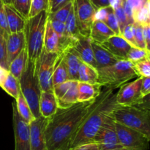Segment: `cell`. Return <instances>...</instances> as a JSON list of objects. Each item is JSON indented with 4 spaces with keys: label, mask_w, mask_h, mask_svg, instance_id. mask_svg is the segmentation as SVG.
Instances as JSON below:
<instances>
[{
    "label": "cell",
    "mask_w": 150,
    "mask_h": 150,
    "mask_svg": "<svg viewBox=\"0 0 150 150\" xmlns=\"http://www.w3.org/2000/svg\"><path fill=\"white\" fill-rule=\"evenodd\" d=\"M94 141L98 143L100 150H111L121 148L115 127V121L112 114L108 116L97 132Z\"/></svg>",
    "instance_id": "10"
},
{
    "label": "cell",
    "mask_w": 150,
    "mask_h": 150,
    "mask_svg": "<svg viewBox=\"0 0 150 150\" xmlns=\"http://www.w3.org/2000/svg\"><path fill=\"white\" fill-rule=\"evenodd\" d=\"M0 29L4 32V34L7 37L10 34L8 26H7V17H6L5 10H4V4L1 0H0Z\"/></svg>",
    "instance_id": "42"
},
{
    "label": "cell",
    "mask_w": 150,
    "mask_h": 150,
    "mask_svg": "<svg viewBox=\"0 0 150 150\" xmlns=\"http://www.w3.org/2000/svg\"><path fill=\"white\" fill-rule=\"evenodd\" d=\"M114 35V32L103 21H95L92 24L89 37L93 42L101 44Z\"/></svg>",
    "instance_id": "23"
},
{
    "label": "cell",
    "mask_w": 150,
    "mask_h": 150,
    "mask_svg": "<svg viewBox=\"0 0 150 150\" xmlns=\"http://www.w3.org/2000/svg\"><path fill=\"white\" fill-rule=\"evenodd\" d=\"M110 88H102L95 99L77 102L66 108L58 107L48 118L45 130L44 150H67L80 125L89 113L104 98Z\"/></svg>",
    "instance_id": "1"
},
{
    "label": "cell",
    "mask_w": 150,
    "mask_h": 150,
    "mask_svg": "<svg viewBox=\"0 0 150 150\" xmlns=\"http://www.w3.org/2000/svg\"><path fill=\"white\" fill-rule=\"evenodd\" d=\"M134 66V69L137 73L138 76L142 77H148L150 76V60L149 58L140 61L132 63Z\"/></svg>",
    "instance_id": "37"
},
{
    "label": "cell",
    "mask_w": 150,
    "mask_h": 150,
    "mask_svg": "<svg viewBox=\"0 0 150 150\" xmlns=\"http://www.w3.org/2000/svg\"><path fill=\"white\" fill-rule=\"evenodd\" d=\"M142 77L139 76L136 80L128 82L120 87L116 95V101L120 105H135L144 96L141 94Z\"/></svg>",
    "instance_id": "13"
},
{
    "label": "cell",
    "mask_w": 150,
    "mask_h": 150,
    "mask_svg": "<svg viewBox=\"0 0 150 150\" xmlns=\"http://www.w3.org/2000/svg\"><path fill=\"white\" fill-rule=\"evenodd\" d=\"M115 127L119 142L122 147L144 150L149 149L150 140L143 134L116 121Z\"/></svg>",
    "instance_id": "9"
},
{
    "label": "cell",
    "mask_w": 150,
    "mask_h": 150,
    "mask_svg": "<svg viewBox=\"0 0 150 150\" xmlns=\"http://www.w3.org/2000/svg\"><path fill=\"white\" fill-rule=\"evenodd\" d=\"M142 30H143V36L146 44V50L150 51V24L142 25Z\"/></svg>",
    "instance_id": "47"
},
{
    "label": "cell",
    "mask_w": 150,
    "mask_h": 150,
    "mask_svg": "<svg viewBox=\"0 0 150 150\" xmlns=\"http://www.w3.org/2000/svg\"><path fill=\"white\" fill-rule=\"evenodd\" d=\"M149 53L150 51L145 49L131 46L130 49L129 50L126 60L131 63H136V62L140 61V60L149 58Z\"/></svg>",
    "instance_id": "32"
},
{
    "label": "cell",
    "mask_w": 150,
    "mask_h": 150,
    "mask_svg": "<svg viewBox=\"0 0 150 150\" xmlns=\"http://www.w3.org/2000/svg\"><path fill=\"white\" fill-rule=\"evenodd\" d=\"M73 1L65 4L63 7H62L61 8L58 9L57 11L54 12V13H48V17L50 18V19H55V20L59 21L64 23L67 20V18L68 16L69 13H70L72 7H73Z\"/></svg>",
    "instance_id": "35"
},
{
    "label": "cell",
    "mask_w": 150,
    "mask_h": 150,
    "mask_svg": "<svg viewBox=\"0 0 150 150\" xmlns=\"http://www.w3.org/2000/svg\"><path fill=\"white\" fill-rule=\"evenodd\" d=\"M43 49L47 52L60 53V41L58 34L54 30L49 21L47 20L44 36Z\"/></svg>",
    "instance_id": "24"
},
{
    "label": "cell",
    "mask_w": 150,
    "mask_h": 150,
    "mask_svg": "<svg viewBox=\"0 0 150 150\" xmlns=\"http://www.w3.org/2000/svg\"><path fill=\"white\" fill-rule=\"evenodd\" d=\"M98 70L92 66L82 62L79 70V81L86 83H98Z\"/></svg>",
    "instance_id": "27"
},
{
    "label": "cell",
    "mask_w": 150,
    "mask_h": 150,
    "mask_svg": "<svg viewBox=\"0 0 150 150\" xmlns=\"http://www.w3.org/2000/svg\"><path fill=\"white\" fill-rule=\"evenodd\" d=\"M4 4H12L14 0H1Z\"/></svg>",
    "instance_id": "53"
},
{
    "label": "cell",
    "mask_w": 150,
    "mask_h": 150,
    "mask_svg": "<svg viewBox=\"0 0 150 150\" xmlns=\"http://www.w3.org/2000/svg\"><path fill=\"white\" fill-rule=\"evenodd\" d=\"M28 63V54L26 46L19 53L18 55L9 65V72L19 79L24 71Z\"/></svg>",
    "instance_id": "25"
},
{
    "label": "cell",
    "mask_w": 150,
    "mask_h": 150,
    "mask_svg": "<svg viewBox=\"0 0 150 150\" xmlns=\"http://www.w3.org/2000/svg\"><path fill=\"white\" fill-rule=\"evenodd\" d=\"M15 150H31L29 124L21 119L17 111L16 101L12 103Z\"/></svg>",
    "instance_id": "11"
},
{
    "label": "cell",
    "mask_w": 150,
    "mask_h": 150,
    "mask_svg": "<svg viewBox=\"0 0 150 150\" xmlns=\"http://www.w3.org/2000/svg\"><path fill=\"white\" fill-rule=\"evenodd\" d=\"M48 10H49V0H32L29 18L33 17L43 10L48 12Z\"/></svg>",
    "instance_id": "34"
},
{
    "label": "cell",
    "mask_w": 150,
    "mask_h": 150,
    "mask_svg": "<svg viewBox=\"0 0 150 150\" xmlns=\"http://www.w3.org/2000/svg\"><path fill=\"white\" fill-rule=\"evenodd\" d=\"M58 108L57 99L54 91H42L39 101V110L40 116L44 118H50L55 113Z\"/></svg>",
    "instance_id": "19"
},
{
    "label": "cell",
    "mask_w": 150,
    "mask_h": 150,
    "mask_svg": "<svg viewBox=\"0 0 150 150\" xmlns=\"http://www.w3.org/2000/svg\"><path fill=\"white\" fill-rule=\"evenodd\" d=\"M72 150H100V146L98 143L92 141V142L86 143L81 144L75 148L71 149Z\"/></svg>",
    "instance_id": "45"
},
{
    "label": "cell",
    "mask_w": 150,
    "mask_h": 150,
    "mask_svg": "<svg viewBox=\"0 0 150 150\" xmlns=\"http://www.w3.org/2000/svg\"><path fill=\"white\" fill-rule=\"evenodd\" d=\"M48 12L43 10L36 16L26 19L25 24V45L28 54V60L36 62L43 49L45 26Z\"/></svg>",
    "instance_id": "3"
},
{
    "label": "cell",
    "mask_w": 150,
    "mask_h": 150,
    "mask_svg": "<svg viewBox=\"0 0 150 150\" xmlns=\"http://www.w3.org/2000/svg\"><path fill=\"white\" fill-rule=\"evenodd\" d=\"M15 101H16V109H17L19 116L21 117V119L24 121H26V123L29 124L35 118L34 117L33 114L31 111L30 107H29L27 101H26L21 92L18 94Z\"/></svg>",
    "instance_id": "28"
},
{
    "label": "cell",
    "mask_w": 150,
    "mask_h": 150,
    "mask_svg": "<svg viewBox=\"0 0 150 150\" xmlns=\"http://www.w3.org/2000/svg\"><path fill=\"white\" fill-rule=\"evenodd\" d=\"M72 48L74 49L75 51L77 52L83 63L90 65L97 69V65L92 47V40L89 37L83 36L80 34L75 41Z\"/></svg>",
    "instance_id": "16"
},
{
    "label": "cell",
    "mask_w": 150,
    "mask_h": 150,
    "mask_svg": "<svg viewBox=\"0 0 150 150\" xmlns=\"http://www.w3.org/2000/svg\"><path fill=\"white\" fill-rule=\"evenodd\" d=\"M134 22L142 25L150 24V0H147L144 4L133 14Z\"/></svg>",
    "instance_id": "31"
},
{
    "label": "cell",
    "mask_w": 150,
    "mask_h": 150,
    "mask_svg": "<svg viewBox=\"0 0 150 150\" xmlns=\"http://www.w3.org/2000/svg\"><path fill=\"white\" fill-rule=\"evenodd\" d=\"M7 36L0 29V66L8 70L7 55Z\"/></svg>",
    "instance_id": "33"
},
{
    "label": "cell",
    "mask_w": 150,
    "mask_h": 150,
    "mask_svg": "<svg viewBox=\"0 0 150 150\" xmlns=\"http://www.w3.org/2000/svg\"><path fill=\"white\" fill-rule=\"evenodd\" d=\"M74 0H49V10L48 13H54L58 9L61 8L65 4L72 2Z\"/></svg>",
    "instance_id": "43"
},
{
    "label": "cell",
    "mask_w": 150,
    "mask_h": 150,
    "mask_svg": "<svg viewBox=\"0 0 150 150\" xmlns=\"http://www.w3.org/2000/svg\"><path fill=\"white\" fill-rule=\"evenodd\" d=\"M0 87L7 94L13 97L15 99L17 98L18 94L21 93L19 80L17 78L15 77L13 75H12L10 72L6 77L5 80L3 82V83L1 84Z\"/></svg>",
    "instance_id": "29"
},
{
    "label": "cell",
    "mask_w": 150,
    "mask_h": 150,
    "mask_svg": "<svg viewBox=\"0 0 150 150\" xmlns=\"http://www.w3.org/2000/svg\"><path fill=\"white\" fill-rule=\"evenodd\" d=\"M90 1L96 10L101 7H109L110 0H90Z\"/></svg>",
    "instance_id": "49"
},
{
    "label": "cell",
    "mask_w": 150,
    "mask_h": 150,
    "mask_svg": "<svg viewBox=\"0 0 150 150\" xmlns=\"http://www.w3.org/2000/svg\"><path fill=\"white\" fill-rule=\"evenodd\" d=\"M103 22L114 32L115 35H120V27H119L118 21H117V18L114 14V10L111 7H110L108 16Z\"/></svg>",
    "instance_id": "38"
},
{
    "label": "cell",
    "mask_w": 150,
    "mask_h": 150,
    "mask_svg": "<svg viewBox=\"0 0 150 150\" xmlns=\"http://www.w3.org/2000/svg\"><path fill=\"white\" fill-rule=\"evenodd\" d=\"M135 27V43L137 48L146 49L144 39L143 36V30H142V25L139 23L134 22Z\"/></svg>",
    "instance_id": "41"
},
{
    "label": "cell",
    "mask_w": 150,
    "mask_h": 150,
    "mask_svg": "<svg viewBox=\"0 0 150 150\" xmlns=\"http://www.w3.org/2000/svg\"><path fill=\"white\" fill-rule=\"evenodd\" d=\"M100 45L119 60H127V55L131 48L121 35H114Z\"/></svg>",
    "instance_id": "15"
},
{
    "label": "cell",
    "mask_w": 150,
    "mask_h": 150,
    "mask_svg": "<svg viewBox=\"0 0 150 150\" xmlns=\"http://www.w3.org/2000/svg\"><path fill=\"white\" fill-rule=\"evenodd\" d=\"M4 10L10 33L23 31L26 19L22 17L11 4H4Z\"/></svg>",
    "instance_id": "21"
},
{
    "label": "cell",
    "mask_w": 150,
    "mask_h": 150,
    "mask_svg": "<svg viewBox=\"0 0 150 150\" xmlns=\"http://www.w3.org/2000/svg\"><path fill=\"white\" fill-rule=\"evenodd\" d=\"M18 80L21 92L27 101L34 117L35 119L38 118L40 116L39 101L41 90L38 81L35 62L28 60L26 69Z\"/></svg>",
    "instance_id": "6"
},
{
    "label": "cell",
    "mask_w": 150,
    "mask_h": 150,
    "mask_svg": "<svg viewBox=\"0 0 150 150\" xmlns=\"http://www.w3.org/2000/svg\"><path fill=\"white\" fill-rule=\"evenodd\" d=\"M110 89L99 104L88 114L80 125L70 146V149L81 144L94 141L95 135L105 119L112 114L118 104L116 101L117 94Z\"/></svg>",
    "instance_id": "2"
},
{
    "label": "cell",
    "mask_w": 150,
    "mask_h": 150,
    "mask_svg": "<svg viewBox=\"0 0 150 150\" xmlns=\"http://www.w3.org/2000/svg\"><path fill=\"white\" fill-rule=\"evenodd\" d=\"M67 150H72V149H67Z\"/></svg>",
    "instance_id": "54"
},
{
    "label": "cell",
    "mask_w": 150,
    "mask_h": 150,
    "mask_svg": "<svg viewBox=\"0 0 150 150\" xmlns=\"http://www.w3.org/2000/svg\"><path fill=\"white\" fill-rule=\"evenodd\" d=\"M141 94H142V96H145L150 94V76L142 77Z\"/></svg>",
    "instance_id": "46"
},
{
    "label": "cell",
    "mask_w": 150,
    "mask_h": 150,
    "mask_svg": "<svg viewBox=\"0 0 150 150\" xmlns=\"http://www.w3.org/2000/svg\"><path fill=\"white\" fill-rule=\"evenodd\" d=\"M8 74H9L8 70H7V69H4V68L0 66V86H1V84L3 83V82L5 80L6 77L7 76Z\"/></svg>",
    "instance_id": "50"
},
{
    "label": "cell",
    "mask_w": 150,
    "mask_h": 150,
    "mask_svg": "<svg viewBox=\"0 0 150 150\" xmlns=\"http://www.w3.org/2000/svg\"><path fill=\"white\" fill-rule=\"evenodd\" d=\"M64 24H65L67 35L70 38H76L80 35L79 28H78L77 21H76V15H75L74 8H73V4L71 10H70V13H69L68 16H67V20L64 22Z\"/></svg>",
    "instance_id": "30"
},
{
    "label": "cell",
    "mask_w": 150,
    "mask_h": 150,
    "mask_svg": "<svg viewBox=\"0 0 150 150\" xmlns=\"http://www.w3.org/2000/svg\"><path fill=\"white\" fill-rule=\"evenodd\" d=\"M122 37L130 44L131 46L136 47L135 43V27L134 23L127 25L120 34Z\"/></svg>",
    "instance_id": "39"
},
{
    "label": "cell",
    "mask_w": 150,
    "mask_h": 150,
    "mask_svg": "<svg viewBox=\"0 0 150 150\" xmlns=\"http://www.w3.org/2000/svg\"><path fill=\"white\" fill-rule=\"evenodd\" d=\"M103 87L99 83L91 84L78 82L77 99L78 102H83L95 99L100 94Z\"/></svg>",
    "instance_id": "20"
},
{
    "label": "cell",
    "mask_w": 150,
    "mask_h": 150,
    "mask_svg": "<svg viewBox=\"0 0 150 150\" xmlns=\"http://www.w3.org/2000/svg\"><path fill=\"white\" fill-rule=\"evenodd\" d=\"M114 14H115L116 18L117 19V21L119 24V27H120V34L121 32L122 31V29L125 27L127 25L130 24L128 21V19H127V16H126L124 10H123L122 6H120L119 7H117V9L114 10Z\"/></svg>",
    "instance_id": "40"
},
{
    "label": "cell",
    "mask_w": 150,
    "mask_h": 150,
    "mask_svg": "<svg viewBox=\"0 0 150 150\" xmlns=\"http://www.w3.org/2000/svg\"><path fill=\"white\" fill-rule=\"evenodd\" d=\"M58 57L57 53L47 52L43 49L35 62L41 92L53 90L52 76Z\"/></svg>",
    "instance_id": "7"
},
{
    "label": "cell",
    "mask_w": 150,
    "mask_h": 150,
    "mask_svg": "<svg viewBox=\"0 0 150 150\" xmlns=\"http://www.w3.org/2000/svg\"><path fill=\"white\" fill-rule=\"evenodd\" d=\"M73 8L79 32L83 36L89 37L96 9L90 0H74Z\"/></svg>",
    "instance_id": "8"
},
{
    "label": "cell",
    "mask_w": 150,
    "mask_h": 150,
    "mask_svg": "<svg viewBox=\"0 0 150 150\" xmlns=\"http://www.w3.org/2000/svg\"><path fill=\"white\" fill-rule=\"evenodd\" d=\"M146 1L147 0H127L128 4L133 9V13L139 10L146 3Z\"/></svg>",
    "instance_id": "48"
},
{
    "label": "cell",
    "mask_w": 150,
    "mask_h": 150,
    "mask_svg": "<svg viewBox=\"0 0 150 150\" xmlns=\"http://www.w3.org/2000/svg\"><path fill=\"white\" fill-rule=\"evenodd\" d=\"M48 121V119L40 116L29 124L31 150H44L45 130Z\"/></svg>",
    "instance_id": "14"
},
{
    "label": "cell",
    "mask_w": 150,
    "mask_h": 150,
    "mask_svg": "<svg viewBox=\"0 0 150 150\" xmlns=\"http://www.w3.org/2000/svg\"><path fill=\"white\" fill-rule=\"evenodd\" d=\"M122 0H110L109 7H111L113 10H115L117 7L122 5Z\"/></svg>",
    "instance_id": "51"
},
{
    "label": "cell",
    "mask_w": 150,
    "mask_h": 150,
    "mask_svg": "<svg viewBox=\"0 0 150 150\" xmlns=\"http://www.w3.org/2000/svg\"><path fill=\"white\" fill-rule=\"evenodd\" d=\"M62 59L67 69L70 80L79 81V70L82 61L74 49H67L61 53Z\"/></svg>",
    "instance_id": "18"
},
{
    "label": "cell",
    "mask_w": 150,
    "mask_h": 150,
    "mask_svg": "<svg viewBox=\"0 0 150 150\" xmlns=\"http://www.w3.org/2000/svg\"><path fill=\"white\" fill-rule=\"evenodd\" d=\"M32 0H14L11 4L15 10L25 19H28Z\"/></svg>",
    "instance_id": "36"
},
{
    "label": "cell",
    "mask_w": 150,
    "mask_h": 150,
    "mask_svg": "<svg viewBox=\"0 0 150 150\" xmlns=\"http://www.w3.org/2000/svg\"><path fill=\"white\" fill-rule=\"evenodd\" d=\"M79 81L67 80L53 86L58 107L66 108L78 102L77 85Z\"/></svg>",
    "instance_id": "12"
},
{
    "label": "cell",
    "mask_w": 150,
    "mask_h": 150,
    "mask_svg": "<svg viewBox=\"0 0 150 150\" xmlns=\"http://www.w3.org/2000/svg\"><path fill=\"white\" fill-rule=\"evenodd\" d=\"M111 150H144L141 149H135V148H128V147H121V148L114 149Z\"/></svg>",
    "instance_id": "52"
},
{
    "label": "cell",
    "mask_w": 150,
    "mask_h": 150,
    "mask_svg": "<svg viewBox=\"0 0 150 150\" xmlns=\"http://www.w3.org/2000/svg\"><path fill=\"white\" fill-rule=\"evenodd\" d=\"M24 32H22L10 33L7 38V63H10L17 57L19 53L25 48Z\"/></svg>",
    "instance_id": "17"
},
{
    "label": "cell",
    "mask_w": 150,
    "mask_h": 150,
    "mask_svg": "<svg viewBox=\"0 0 150 150\" xmlns=\"http://www.w3.org/2000/svg\"><path fill=\"white\" fill-rule=\"evenodd\" d=\"M67 80H70L67 69L64 65L62 59V54H59V57L56 62L55 67H54V73L52 76L53 86L58 84L62 83Z\"/></svg>",
    "instance_id": "26"
},
{
    "label": "cell",
    "mask_w": 150,
    "mask_h": 150,
    "mask_svg": "<svg viewBox=\"0 0 150 150\" xmlns=\"http://www.w3.org/2000/svg\"><path fill=\"white\" fill-rule=\"evenodd\" d=\"M110 7H101V8L97 9L95 13V21H104L108 16V11H109Z\"/></svg>",
    "instance_id": "44"
},
{
    "label": "cell",
    "mask_w": 150,
    "mask_h": 150,
    "mask_svg": "<svg viewBox=\"0 0 150 150\" xmlns=\"http://www.w3.org/2000/svg\"><path fill=\"white\" fill-rule=\"evenodd\" d=\"M98 83L104 88L115 90L135 77H139L133 64L128 60H118L116 63L98 69Z\"/></svg>",
    "instance_id": "5"
},
{
    "label": "cell",
    "mask_w": 150,
    "mask_h": 150,
    "mask_svg": "<svg viewBox=\"0 0 150 150\" xmlns=\"http://www.w3.org/2000/svg\"><path fill=\"white\" fill-rule=\"evenodd\" d=\"M92 47L95 63L97 65V69L111 66L119 60L109 51L104 49L100 44H97L92 41Z\"/></svg>",
    "instance_id": "22"
},
{
    "label": "cell",
    "mask_w": 150,
    "mask_h": 150,
    "mask_svg": "<svg viewBox=\"0 0 150 150\" xmlns=\"http://www.w3.org/2000/svg\"><path fill=\"white\" fill-rule=\"evenodd\" d=\"M114 121L141 132L150 140V110L136 105H118L112 112Z\"/></svg>",
    "instance_id": "4"
}]
</instances>
